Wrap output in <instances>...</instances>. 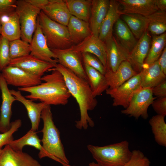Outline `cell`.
Wrapping results in <instances>:
<instances>
[{
    "label": "cell",
    "instance_id": "obj_35",
    "mask_svg": "<svg viewBox=\"0 0 166 166\" xmlns=\"http://www.w3.org/2000/svg\"><path fill=\"white\" fill-rule=\"evenodd\" d=\"M10 56L11 60L29 55L30 44L19 39L9 42Z\"/></svg>",
    "mask_w": 166,
    "mask_h": 166
},
{
    "label": "cell",
    "instance_id": "obj_13",
    "mask_svg": "<svg viewBox=\"0 0 166 166\" xmlns=\"http://www.w3.org/2000/svg\"><path fill=\"white\" fill-rule=\"evenodd\" d=\"M0 166H42L28 154L13 149L5 145L0 155Z\"/></svg>",
    "mask_w": 166,
    "mask_h": 166
},
{
    "label": "cell",
    "instance_id": "obj_36",
    "mask_svg": "<svg viewBox=\"0 0 166 166\" xmlns=\"http://www.w3.org/2000/svg\"><path fill=\"white\" fill-rule=\"evenodd\" d=\"M10 41L5 37L0 36V71L8 66L11 59L10 56Z\"/></svg>",
    "mask_w": 166,
    "mask_h": 166
},
{
    "label": "cell",
    "instance_id": "obj_40",
    "mask_svg": "<svg viewBox=\"0 0 166 166\" xmlns=\"http://www.w3.org/2000/svg\"><path fill=\"white\" fill-rule=\"evenodd\" d=\"M16 0H0V20L4 16H8L15 11Z\"/></svg>",
    "mask_w": 166,
    "mask_h": 166
},
{
    "label": "cell",
    "instance_id": "obj_11",
    "mask_svg": "<svg viewBox=\"0 0 166 166\" xmlns=\"http://www.w3.org/2000/svg\"><path fill=\"white\" fill-rule=\"evenodd\" d=\"M56 64L38 59L30 54L11 60L8 65L16 67L32 75L42 77Z\"/></svg>",
    "mask_w": 166,
    "mask_h": 166
},
{
    "label": "cell",
    "instance_id": "obj_14",
    "mask_svg": "<svg viewBox=\"0 0 166 166\" xmlns=\"http://www.w3.org/2000/svg\"><path fill=\"white\" fill-rule=\"evenodd\" d=\"M151 40L149 33L146 31L129 54L127 61L137 73L142 69L150 47Z\"/></svg>",
    "mask_w": 166,
    "mask_h": 166
},
{
    "label": "cell",
    "instance_id": "obj_7",
    "mask_svg": "<svg viewBox=\"0 0 166 166\" xmlns=\"http://www.w3.org/2000/svg\"><path fill=\"white\" fill-rule=\"evenodd\" d=\"M153 95L151 88L140 87L135 92L128 106L121 113L136 119L141 117L146 119L148 117V108L156 99Z\"/></svg>",
    "mask_w": 166,
    "mask_h": 166
},
{
    "label": "cell",
    "instance_id": "obj_41",
    "mask_svg": "<svg viewBox=\"0 0 166 166\" xmlns=\"http://www.w3.org/2000/svg\"><path fill=\"white\" fill-rule=\"evenodd\" d=\"M151 105L157 114L166 115V97L158 98L153 101Z\"/></svg>",
    "mask_w": 166,
    "mask_h": 166
},
{
    "label": "cell",
    "instance_id": "obj_48",
    "mask_svg": "<svg viewBox=\"0 0 166 166\" xmlns=\"http://www.w3.org/2000/svg\"><path fill=\"white\" fill-rule=\"evenodd\" d=\"M2 148H0V155L2 152Z\"/></svg>",
    "mask_w": 166,
    "mask_h": 166
},
{
    "label": "cell",
    "instance_id": "obj_16",
    "mask_svg": "<svg viewBox=\"0 0 166 166\" xmlns=\"http://www.w3.org/2000/svg\"><path fill=\"white\" fill-rule=\"evenodd\" d=\"M77 52L88 53L96 56L106 69V48L105 43L92 34L81 43L72 46Z\"/></svg>",
    "mask_w": 166,
    "mask_h": 166
},
{
    "label": "cell",
    "instance_id": "obj_42",
    "mask_svg": "<svg viewBox=\"0 0 166 166\" xmlns=\"http://www.w3.org/2000/svg\"><path fill=\"white\" fill-rule=\"evenodd\" d=\"M151 89L153 95L157 98L166 97V80Z\"/></svg>",
    "mask_w": 166,
    "mask_h": 166
},
{
    "label": "cell",
    "instance_id": "obj_31",
    "mask_svg": "<svg viewBox=\"0 0 166 166\" xmlns=\"http://www.w3.org/2000/svg\"><path fill=\"white\" fill-rule=\"evenodd\" d=\"M72 16L89 22L91 7V0H65Z\"/></svg>",
    "mask_w": 166,
    "mask_h": 166
},
{
    "label": "cell",
    "instance_id": "obj_4",
    "mask_svg": "<svg viewBox=\"0 0 166 166\" xmlns=\"http://www.w3.org/2000/svg\"><path fill=\"white\" fill-rule=\"evenodd\" d=\"M88 150L101 166H123L130 160L132 152L127 140L103 146L89 144Z\"/></svg>",
    "mask_w": 166,
    "mask_h": 166
},
{
    "label": "cell",
    "instance_id": "obj_27",
    "mask_svg": "<svg viewBox=\"0 0 166 166\" xmlns=\"http://www.w3.org/2000/svg\"><path fill=\"white\" fill-rule=\"evenodd\" d=\"M41 142L36 131L30 130L23 136L18 139L13 140L8 144L13 149L18 152L22 151L25 146H32L39 150L38 156L39 158L42 159L44 152Z\"/></svg>",
    "mask_w": 166,
    "mask_h": 166
},
{
    "label": "cell",
    "instance_id": "obj_30",
    "mask_svg": "<svg viewBox=\"0 0 166 166\" xmlns=\"http://www.w3.org/2000/svg\"><path fill=\"white\" fill-rule=\"evenodd\" d=\"M5 21L1 20V35L10 42L20 39L21 28L18 16L15 11Z\"/></svg>",
    "mask_w": 166,
    "mask_h": 166
},
{
    "label": "cell",
    "instance_id": "obj_33",
    "mask_svg": "<svg viewBox=\"0 0 166 166\" xmlns=\"http://www.w3.org/2000/svg\"><path fill=\"white\" fill-rule=\"evenodd\" d=\"M148 19L147 30L153 36L166 32V12L158 10L147 17Z\"/></svg>",
    "mask_w": 166,
    "mask_h": 166
},
{
    "label": "cell",
    "instance_id": "obj_3",
    "mask_svg": "<svg viewBox=\"0 0 166 166\" xmlns=\"http://www.w3.org/2000/svg\"><path fill=\"white\" fill-rule=\"evenodd\" d=\"M41 118L43 126L41 140L43 150V158L47 157L63 166H71L67 158L60 136V132L54 124L50 105H46L42 110Z\"/></svg>",
    "mask_w": 166,
    "mask_h": 166
},
{
    "label": "cell",
    "instance_id": "obj_39",
    "mask_svg": "<svg viewBox=\"0 0 166 166\" xmlns=\"http://www.w3.org/2000/svg\"><path fill=\"white\" fill-rule=\"evenodd\" d=\"M132 152L130 160L123 166H150L149 160L141 151L135 150Z\"/></svg>",
    "mask_w": 166,
    "mask_h": 166
},
{
    "label": "cell",
    "instance_id": "obj_23",
    "mask_svg": "<svg viewBox=\"0 0 166 166\" xmlns=\"http://www.w3.org/2000/svg\"><path fill=\"white\" fill-rule=\"evenodd\" d=\"M137 73L128 61L122 62L114 72L106 70L105 74L109 88H114L120 86Z\"/></svg>",
    "mask_w": 166,
    "mask_h": 166
},
{
    "label": "cell",
    "instance_id": "obj_47",
    "mask_svg": "<svg viewBox=\"0 0 166 166\" xmlns=\"http://www.w3.org/2000/svg\"><path fill=\"white\" fill-rule=\"evenodd\" d=\"M1 21L0 20V34H1Z\"/></svg>",
    "mask_w": 166,
    "mask_h": 166
},
{
    "label": "cell",
    "instance_id": "obj_45",
    "mask_svg": "<svg viewBox=\"0 0 166 166\" xmlns=\"http://www.w3.org/2000/svg\"><path fill=\"white\" fill-rule=\"evenodd\" d=\"M155 4L159 10L163 12H166V0H155Z\"/></svg>",
    "mask_w": 166,
    "mask_h": 166
},
{
    "label": "cell",
    "instance_id": "obj_44",
    "mask_svg": "<svg viewBox=\"0 0 166 166\" xmlns=\"http://www.w3.org/2000/svg\"><path fill=\"white\" fill-rule=\"evenodd\" d=\"M33 6L39 8L41 10L43 7L46 5L48 0H26Z\"/></svg>",
    "mask_w": 166,
    "mask_h": 166
},
{
    "label": "cell",
    "instance_id": "obj_8",
    "mask_svg": "<svg viewBox=\"0 0 166 166\" xmlns=\"http://www.w3.org/2000/svg\"><path fill=\"white\" fill-rule=\"evenodd\" d=\"M140 82V73H138L118 87L106 89V93L113 99V105L126 108L134 93L141 87Z\"/></svg>",
    "mask_w": 166,
    "mask_h": 166
},
{
    "label": "cell",
    "instance_id": "obj_32",
    "mask_svg": "<svg viewBox=\"0 0 166 166\" xmlns=\"http://www.w3.org/2000/svg\"><path fill=\"white\" fill-rule=\"evenodd\" d=\"M166 44V32L158 36H153L151 45L144 65H149L157 61Z\"/></svg>",
    "mask_w": 166,
    "mask_h": 166
},
{
    "label": "cell",
    "instance_id": "obj_17",
    "mask_svg": "<svg viewBox=\"0 0 166 166\" xmlns=\"http://www.w3.org/2000/svg\"><path fill=\"white\" fill-rule=\"evenodd\" d=\"M105 43L106 48V70L114 72L122 62L127 61L129 53L113 35Z\"/></svg>",
    "mask_w": 166,
    "mask_h": 166
},
{
    "label": "cell",
    "instance_id": "obj_2",
    "mask_svg": "<svg viewBox=\"0 0 166 166\" xmlns=\"http://www.w3.org/2000/svg\"><path fill=\"white\" fill-rule=\"evenodd\" d=\"M51 73L41 78L44 82L28 88L18 87V90L29 93L25 96L33 101H39L47 105H65L71 95L66 86L62 74L59 71L51 69Z\"/></svg>",
    "mask_w": 166,
    "mask_h": 166
},
{
    "label": "cell",
    "instance_id": "obj_9",
    "mask_svg": "<svg viewBox=\"0 0 166 166\" xmlns=\"http://www.w3.org/2000/svg\"><path fill=\"white\" fill-rule=\"evenodd\" d=\"M1 73L7 84L21 88H28L42 83V77L30 74L18 67L8 65Z\"/></svg>",
    "mask_w": 166,
    "mask_h": 166
},
{
    "label": "cell",
    "instance_id": "obj_18",
    "mask_svg": "<svg viewBox=\"0 0 166 166\" xmlns=\"http://www.w3.org/2000/svg\"><path fill=\"white\" fill-rule=\"evenodd\" d=\"M122 6L120 9L122 15L136 14L147 17L159 10L155 4V0H117Z\"/></svg>",
    "mask_w": 166,
    "mask_h": 166
},
{
    "label": "cell",
    "instance_id": "obj_29",
    "mask_svg": "<svg viewBox=\"0 0 166 166\" xmlns=\"http://www.w3.org/2000/svg\"><path fill=\"white\" fill-rule=\"evenodd\" d=\"M122 18L136 39H139L147 30L148 19L147 17L136 14H124Z\"/></svg>",
    "mask_w": 166,
    "mask_h": 166
},
{
    "label": "cell",
    "instance_id": "obj_25",
    "mask_svg": "<svg viewBox=\"0 0 166 166\" xmlns=\"http://www.w3.org/2000/svg\"><path fill=\"white\" fill-rule=\"evenodd\" d=\"M67 26L73 44L81 43L92 34L89 22L72 15Z\"/></svg>",
    "mask_w": 166,
    "mask_h": 166
},
{
    "label": "cell",
    "instance_id": "obj_10",
    "mask_svg": "<svg viewBox=\"0 0 166 166\" xmlns=\"http://www.w3.org/2000/svg\"><path fill=\"white\" fill-rule=\"evenodd\" d=\"M50 49L55 55L58 63L88 81L85 69L82 64L81 53L74 50L72 46L65 49Z\"/></svg>",
    "mask_w": 166,
    "mask_h": 166
},
{
    "label": "cell",
    "instance_id": "obj_15",
    "mask_svg": "<svg viewBox=\"0 0 166 166\" xmlns=\"http://www.w3.org/2000/svg\"><path fill=\"white\" fill-rule=\"evenodd\" d=\"M0 89L2 94V103L0 113V132H4L9 129L12 115V106L16 101L11 93L8 85L0 73Z\"/></svg>",
    "mask_w": 166,
    "mask_h": 166
},
{
    "label": "cell",
    "instance_id": "obj_49",
    "mask_svg": "<svg viewBox=\"0 0 166 166\" xmlns=\"http://www.w3.org/2000/svg\"><path fill=\"white\" fill-rule=\"evenodd\" d=\"M73 166H75V165H74Z\"/></svg>",
    "mask_w": 166,
    "mask_h": 166
},
{
    "label": "cell",
    "instance_id": "obj_22",
    "mask_svg": "<svg viewBox=\"0 0 166 166\" xmlns=\"http://www.w3.org/2000/svg\"><path fill=\"white\" fill-rule=\"evenodd\" d=\"M139 73L142 88H152L166 80V75L162 71L158 60L149 65H143Z\"/></svg>",
    "mask_w": 166,
    "mask_h": 166
},
{
    "label": "cell",
    "instance_id": "obj_34",
    "mask_svg": "<svg viewBox=\"0 0 166 166\" xmlns=\"http://www.w3.org/2000/svg\"><path fill=\"white\" fill-rule=\"evenodd\" d=\"M164 116L156 115L150 119L149 123L151 126L155 140L159 145L166 146V124Z\"/></svg>",
    "mask_w": 166,
    "mask_h": 166
},
{
    "label": "cell",
    "instance_id": "obj_21",
    "mask_svg": "<svg viewBox=\"0 0 166 166\" xmlns=\"http://www.w3.org/2000/svg\"><path fill=\"white\" fill-rule=\"evenodd\" d=\"M122 15L117 0H110L108 10L100 28L98 36L100 39L105 42L112 38L113 26Z\"/></svg>",
    "mask_w": 166,
    "mask_h": 166
},
{
    "label": "cell",
    "instance_id": "obj_5",
    "mask_svg": "<svg viewBox=\"0 0 166 166\" xmlns=\"http://www.w3.org/2000/svg\"><path fill=\"white\" fill-rule=\"evenodd\" d=\"M37 20L50 49H66L74 45L67 26L51 20L42 10Z\"/></svg>",
    "mask_w": 166,
    "mask_h": 166
},
{
    "label": "cell",
    "instance_id": "obj_46",
    "mask_svg": "<svg viewBox=\"0 0 166 166\" xmlns=\"http://www.w3.org/2000/svg\"><path fill=\"white\" fill-rule=\"evenodd\" d=\"M89 166H101L97 163H95L94 162L90 163L89 164Z\"/></svg>",
    "mask_w": 166,
    "mask_h": 166
},
{
    "label": "cell",
    "instance_id": "obj_1",
    "mask_svg": "<svg viewBox=\"0 0 166 166\" xmlns=\"http://www.w3.org/2000/svg\"><path fill=\"white\" fill-rule=\"evenodd\" d=\"M52 69L62 74L68 90L79 105L80 118L79 121H76V127L79 129L86 130L89 125L94 127V123L89 116L88 111L93 110L98 102L93 95L88 81L59 63L57 64Z\"/></svg>",
    "mask_w": 166,
    "mask_h": 166
},
{
    "label": "cell",
    "instance_id": "obj_37",
    "mask_svg": "<svg viewBox=\"0 0 166 166\" xmlns=\"http://www.w3.org/2000/svg\"><path fill=\"white\" fill-rule=\"evenodd\" d=\"M22 124L21 120H16L11 122L10 128L6 132L0 133V148L4 145L8 144L14 140L13 134L20 127Z\"/></svg>",
    "mask_w": 166,
    "mask_h": 166
},
{
    "label": "cell",
    "instance_id": "obj_43",
    "mask_svg": "<svg viewBox=\"0 0 166 166\" xmlns=\"http://www.w3.org/2000/svg\"><path fill=\"white\" fill-rule=\"evenodd\" d=\"M159 66L162 71L166 75V48H164L158 60Z\"/></svg>",
    "mask_w": 166,
    "mask_h": 166
},
{
    "label": "cell",
    "instance_id": "obj_26",
    "mask_svg": "<svg viewBox=\"0 0 166 166\" xmlns=\"http://www.w3.org/2000/svg\"><path fill=\"white\" fill-rule=\"evenodd\" d=\"M88 81L93 96H99L108 88L109 86L104 75L86 65H84Z\"/></svg>",
    "mask_w": 166,
    "mask_h": 166
},
{
    "label": "cell",
    "instance_id": "obj_19",
    "mask_svg": "<svg viewBox=\"0 0 166 166\" xmlns=\"http://www.w3.org/2000/svg\"><path fill=\"white\" fill-rule=\"evenodd\" d=\"M10 91L16 100L22 103L25 107L31 123L30 130L36 131L38 128L42 111L46 105L42 102L36 103L26 98L19 90L12 89Z\"/></svg>",
    "mask_w": 166,
    "mask_h": 166
},
{
    "label": "cell",
    "instance_id": "obj_28",
    "mask_svg": "<svg viewBox=\"0 0 166 166\" xmlns=\"http://www.w3.org/2000/svg\"><path fill=\"white\" fill-rule=\"evenodd\" d=\"M115 31L117 41L129 53L136 44V39L126 24L120 18L115 24Z\"/></svg>",
    "mask_w": 166,
    "mask_h": 166
},
{
    "label": "cell",
    "instance_id": "obj_24",
    "mask_svg": "<svg viewBox=\"0 0 166 166\" xmlns=\"http://www.w3.org/2000/svg\"><path fill=\"white\" fill-rule=\"evenodd\" d=\"M110 0H92L89 24L92 34L98 37L102 23L109 7Z\"/></svg>",
    "mask_w": 166,
    "mask_h": 166
},
{
    "label": "cell",
    "instance_id": "obj_12",
    "mask_svg": "<svg viewBox=\"0 0 166 166\" xmlns=\"http://www.w3.org/2000/svg\"><path fill=\"white\" fill-rule=\"evenodd\" d=\"M30 44V54L41 60L55 65L58 63L55 55L48 46L38 20L36 29Z\"/></svg>",
    "mask_w": 166,
    "mask_h": 166
},
{
    "label": "cell",
    "instance_id": "obj_6",
    "mask_svg": "<svg viewBox=\"0 0 166 166\" xmlns=\"http://www.w3.org/2000/svg\"><path fill=\"white\" fill-rule=\"evenodd\" d=\"M15 11L19 18L20 39L30 43L36 29L38 15L41 10L26 0L17 1Z\"/></svg>",
    "mask_w": 166,
    "mask_h": 166
},
{
    "label": "cell",
    "instance_id": "obj_38",
    "mask_svg": "<svg viewBox=\"0 0 166 166\" xmlns=\"http://www.w3.org/2000/svg\"><path fill=\"white\" fill-rule=\"evenodd\" d=\"M81 55L84 65L93 68L105 75L106 69L96 56L88 53H83Z\"/></svg>",
    "mask_w": 166,
    "mask_h": 166
},
{
    "label": "cell",
    "instance_id": "obj_20",
    "mask_svg": "<svg viewBox=\"0 0 166 166\" xmlns=\"http://www.w3.org/2000/svg\"><path fill=\"white\" fill-rule=\"evenodd\" d=\"M42 11L51 20L66 26L72 16L65 0H48Z\"/></svg>",
    "mask_w": 166,
    "mask_h": 166
}]
</instances>
